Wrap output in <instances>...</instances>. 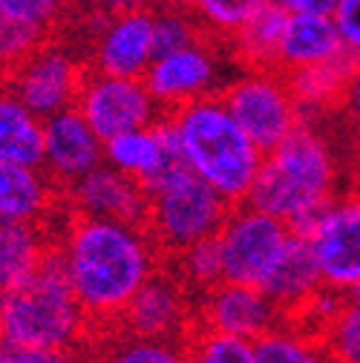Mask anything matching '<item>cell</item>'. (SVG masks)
<instances>
[{
	"instance_id": "obj_7",
	"label": "cell",
	"mask_w": 360,
	"mask_h": 363,
	"mask_svg": "<svg viewBox=\"0 0 360 363\" xmlns=\"http://www.w3.org/2000/svg\"><path fill=\"white\" fill-rule=\"evenodd\" d=\"M219 99L262 153H271L303 121L297 99L280 69H242L222 86Z\"/></svg>"
},
{
	"instance_id": "obj_15",
	"label": "cell",
	"mask_w": 360,
	"mask_h": 363,
	"mask_svg": "<svg viewBox=\"0 0 360 363\" xmlns=\"http://www.w3.org/2000/svg\"><path fill=\"white\" fill-rule=\"evenodd\" d=\"M64 202L78 216L113 219L147 228V213H150L147 188L107 162H101L96 170H89L84 179L69 185L64 191Z\"/></svg>"
},
{
	"instance_id": "obj_16",
	"label": "cell",
	"mask_w": 360,
	"mask_h": 363,
	"mask_svg": "<svg viewBox=\"0 0 360 363\" xmlns=\"http://www.w3.org/2000/svg\"><path fill=\"white\" fill-rule=\"evenodd\" d=\"M104 162V139L78 107L43 118V170L61 191Z\"/></svg>"
},
{
	"instance_id": "obj_35",
	"label": "cell",
	"mask_w": 360,
	"mask_h": 363,
	"mask_svg": "<svg viewBox=\"0 0 360 363\" xmlns=\"http://www.w3.org/2000/svg\"><path fill=\"white\" fill-rule=\"evenodd\" d=\"M332 18H334V23L340 29L346 52L360 58V0H337Z\"/></svg>"
},
{
	"instance_id": "obj_1",
	"label": "cell",
	"mask_w": 360,
	"mask_h": 363,
	"mask_svg": "<svg viewBox=\"0 0 360 363\" xmlns=\"http://www.w3.org/2000/svg\"><path fill=\"white\" fill-rule=\"evenodd\" d=\"M55 248L96 337L118 329L130 300L164 265L145 225L78 213L64 222Z\"/></svg>"
},
{
	"instance_id": "obj_5",
	"label": "cell",
	"mask_w": 360,
	"mask_h": 363,
	"mask_svg": "<svg viewBox=\"0 0 360 363\" xmlns=\"http://www.w3.org/2000/svg\"><path fill=\"white\" fill-rule=\"evenodd\" d=\"M147 231L162 248L164 259L182 254L185 248L216 237L222 222L231 213V202L213 191L202 176H196L182 159L173 162L153 185Z\"/></svg>"
},
{
	"instance_id": "obj_6",
	"label": "cell",
	"mask_w": 360,
	"mask_h": 363,
	"mask_svg": "<svg viewBox=\"0 0 360 363\" xmlns=\"http://www.w3.org/2000/svg\"><path fill=\"white\" fill-rule=\"evenodd\" d=\"M291 240L294 228L280 216L259 211L248 202L234 205L228 219L216 231L225 280L265 289V283L283 262Z\"/></svg>"
},
{
	"instance_id": "obj_32",
	"label": "cell",
	"mask_w": 360,
	"mask_h": 363,
	"mask_svg": "<svg viewBox=\"0 0 360 363\" xmlns=\"http://www.w3.org/2000/svg\"><path fill=\"white\" fill-rule=\"evenodd\" d=\"M50 38H55V35L47 32V29L0 15V64H4L6 69L18 67V64L26 61L35 50H40Z\"/></svg>"
},
{
	"instance_id": "obj_24",
	"label": "cell",
	"mask_w": 360,
	"mask_h": 363,
	"mask_svg": "<svg viewBox=\"0 0 360 363\" xmlns=\"http://www.w3.org/2000/svg\"><path fill=\"white\" fill-rule=\"evenodd\" d=\"M288 12L277 4H265L228 43L234 58L245 69H277V52Z\"/></svg>"
},
{
	"instance_id": "obj_37",
	"label": "cell",
	"mask_w": 360,
	"mask_h": 363,
	"mask_svg": "<svg viewBox=\"0 0 360 363\" xmlns=\"http://www.w3.org/2000/svg\"><path fill=\"white\" fill-rule=\"evenodd\" d=\"M337 110H343V116H346L349 127L354 130L357 142H360V67H357V69H354V75L349 78L346 93H343V99H340V107H337Z\"/></svg>"
},
{
	"instance_id": "obj_13",
	"label": "cell",
	"mask_w": 360,
	"mask_h": 363,
	"mask_svg": "<svg viewBox=\"0 0 360 363\" xmlns=\"http://www.w3.org/2000/svg\"><path fill=\"white\" fill-rule=\"evenodd\" d=\"M153 6L101 15L96 32L89 38V69L124 75V78H145L156 58V38H153Z\"/></svg>"
},
{
	"instance_id": "obj_41",
	"label": "cell",
	"mask_w": 360,
	"mask_h": 363,
	"mask_svg": "<svg viewBox=\"0 0 360 363\" xmlns=\"http://www.w3.org/2000/svg\"><path fill=\"white\" fill-rule=\"evenodd\" d=\"M159 4H162V6H173V9H188V12H193L199 0H159Z\"/></svg>"
},
{
	"instance_id": "obj_3",
	"label": "cell",
	"mask_w": 360,
	"mask_h": 363,
	"mask_svg": "<svg viewBox=\"0 0 360 363\" xmlns=\"http://www.w3.org/2000/svg\"><path fill=\"white\" fill-rule=\"evenodd\" d=\"M164 121L173 133L179 159L196 176H202L231 205L248 199L265 153L254 145L219 96L170 110L164 113Z\"/></svg>"
},
{
	"instance_id": "obj_43",
	"label": "cell",
	"mask_w": 360,
	"mask_h": 363,
	"mask_svg": "<svg viewBox=\"0 0 360 363\" xmlns=\"http://www.w3.org/2000/svg\"><path fill=\"white\" fill-rule=\"evenodd\" d=\"M6 75H9V69H6L4 64H0V89H4V86H6Z\"/></svg>"
},
{
	"instance_id": "obj_17",
	"label": "cell",
	"mask_w": 360,
	"mask_h": 363,
	"mask_svg": "<svg viewBox=\"0 0 360 363\" xmlns=\"http://www.w3.org/2000/svg\"><path fill=\"white\" fill-rule=\"evenodd\" d=\"M67 213L72 211L64 202V191L47 176V170L0 159V222H50L52 225Z\"/></svg>"
},
{
	"instance_id": "obj_19",
	"label": "cell",
	"mask_w": 360,
	"mask_h": 363,
	"mask_svg": "<svg viewBox=\"0 0 360 363\" xmlns=\"http://www.w3.org/2000/svg\"><path fill=\"white\" fill-rule=\"evenodd\" d=\"M343 55H346V43L332 15H288L277 52L280 72L329 64Z\"/></svg>"
},
{
	"instance_id": "obj_42",
	"label": "cell",
	"mask_w": 360,
	"mask_h": 363,
	"mask_svg": "<svg viewBox=\"0 0 360 363\" xmlns=\"http://www.w3.org/2000/svg\"><path fill=\"white\" fill-rule=\"evenodd\" d=\"M346 297H349V300H354V303H360V283H357V286H354V289H351Z\"/></svg>"
},
{
	"instance_id": "obj_38",
	"label": "cell",
	"mask_w": 360,
	"mask_h": 363,
	"mask_svg": "<svg viewBox=\"0 0 360 363\" xmlns=\"http://www.w3.org/2000/svg\"><path fill=\"white\" fill-rule=\"evenodd\" d=\"M288 15H332L337 0H271Z\"/></svg>"
},
{
	"instance_id": "obj_29",
	"label": "cell",
	"mask_w": 360,
	"mask_h": 363,
	"mask_svg": "<svg viewBox=\"0 0 360 363\" xmlns=\"http://www.w3.org/2000/svg\"><path fill=\"white\" fill-rule=\"evenodd\" d=\"M271 0H199L193 15L202 32L213 40H231Z\"/></svg>"
},
{
	"instance_id": "obj_20",
	"label": "cell",
	"mask_w": 360,
	"mask_h": 363,
	"mask_svg": "<svg viewBox=\"0 0 360 363\" xmlns=\"http://www.w3.org/2000/svg\"><path fill=\"white\" fill-rule=\"evenodd\" d=\"M55 245L58 231L50 222H0V294L26 283Z\"/></svg>"
},
{
	"instance_id": "obj_39",
	"label": "cell",
	"mask_w": 360,
	"mask_h": 363,
	"mask_svg": "<svg viewBox=\"0 0 360 363\" xmlns=\"http://www.w3.org/2000/svg\"><path fill=\"white\" fill-rule=\"evenodd\" d=\"M101 15H121V12H136V9H150L153 0H96Z\"/></svg>"
},
{
	"instance_id": "obj_9",
	"label": "cell",
	"mask_w": 360,
	"mask_h": 363,
	"mask_svg": "<svg viewBox=\"0 0 360 363\" xmlns=\"http://www.w3.org/2000/svg\"><path fill=\"white\" fill-rule=\"evenodd\" d=\"M89 75V61L50 38L26 61L9 69L6 86L40 118L75 107L78 93Z\"/></svg>"
},
{
	"instance_id": "obj_27",
	"label": "cell",
	"mask_w": 360,
	"mask_h": 363,
	"mask_svg": "<svg viewBox=\"0 0 360 363\" xmlns=\"http://www.w3.org/2000/svg\"><path fill=\"white\" fill-rule=\"evenodd\" d=\"M191 363H257V346L248 337L225 335L208 326H193L185 340Z\"/></svg>"
},
{
	"instance_id": "obj_36",
	"label": "cell",
	"mask_w": 360,
	"mask_h": 363,
	"mask_svg": "<svg viewBox=\"0 0 360 363\" xmlns=\"http://www.w3.org/2000/svg\"><path fill=\"white\" fill-rule=\"evenodd\" d=\"M23 363H93L86 346H40V349H21Z\"/></svg>"
},
{
	"instance_id": "obj_28",
	"label": "cell",
	"mask_w": 360,
	"mask_h": 363,
	"mask_svg": "<svg viewBox=\"0 0 360 363\" xmlns=\"http://www.w3.org/2000/svg\"><path fill=\"white\" fill-rule=\"evenodd\" d=\"M173 265V271L188 283V289L199 297L202 291L213 289L216 283L225 280L222 271V254H219V242L216 237H208L191 248H185L182 254H176L167 259Z\"/></svg>"
},
{
	"instance_id": "obj_2",
	"label": "cell",
	"mask_w": 360,
	"mask_h": 363,
	"mask_svg": "<svg viewBox=\"0 0 360 363\" xmlns=\"http://www.w3.org/2000/svg\"><path fill=\"white\" fill-rule=\"evenodd\" d=\"M337 196L340 162L317 124L300 121L286 142L265 153L245 202L280 216L297 231Z\"/></svg>"
},
{
	"instance_id": "obj_12",
	"label": "cell",
	"mask_w": 360,
	"mask_h": 363,
	"mask_svg": "<svg viewBox=\"0 0 360 363\" xmlns=\"http://www.w3.org/2000/svg\"><path fill=\"white\" fill-rule=\"evenodd\" d=\"M219 72L222 64L213 50V38L205 35L202 40L191 43L185 50L156 55L150 69L145 72V84L159 101V107L170 113L191 101L219 96L222 93Z\"/></svg>"
},
{
	"instance_id": "obj_26",
	"label": "cell",
	"mask_w": 360,
	"mask_h": 363,
	"mask_svg": "<svg viewBox=\"0 0 360 363\" xmlns=\"http://www.w3.org/2000/svg\"><path fill=\"white\" fill-rule=\"evenodd\" d=\"M93 363H191V354L185 340L136 337L116 329L104 349L93 354Z\"/></svg>"
},
{
	"instance_id": "obj_4",
	"label": "cell",
	"mask_w": 360,
	"mask_h": 363,
	"mask_svg": "<svg viewBox=\"0 0 360 363\" xmlns=\"http://www.w3.org/2000/svg\"><path fill=\"white\" fill-rule=\"evenodd\" d=\"M93 326L69 286L58 248L18 289L0 294V343L12 349L89 346Z\"/></svg>"
},
{
	"instance_id": "obj_23",
	"label": "cell",
	"mask_w": 360,
	"mask_h": 363,
	"mask_svg": "<svg viewBox=\"0 0 360 363\" xmlns=\"http://www.w3.org/2000/svg\"><path fill=\"white\" fill-rule=\"evenodd\" d=\"M0 159L32 167L43 164V118L9 86L0 89Z\"/></svg>"
},
{
	"instance_id": "obj_33",
	"label": "cell",
	"mask_w": 360,
	"mask_h": 363,
	"mask_svg": "<svg viewBox=\"0 0 360 363\" xmlns=\"http://www.w3.org/2000/svg\"><path fill=\"white\" fill-rule=\"evenodd\" d=\"M67 0H0V15L40 26L55 35V26L64 21Z\"/></svg>"
},
{
	"instance_id": "obj_44",
	"label": "cell",
	"mask_w": 360,
	"mask_h": 363,
	"mask_svg": "<svg viewBox=\"0 0 360 363\" xmlns=\"http://www.w3.org/2000/svg\"><path fill=\"white\" fill-rule=\"evenodd\" d=\"M354 191H357V194H360V185H357V188H354Z\"/></svg>"
},
{
	"instance_id": "obj_34",
	"label": "cell",
	"mask_w": 360,
	"mask_h": 363,
	"mask_svg": "<svg viewBox=\"0 0 360 363\" xmlns=\"http://www.w3.org/2000/svg\"><path fill=\"white\" fill-rule=\"evenodd\" d=\"M346 300H349V297H346L343 291L323 286L300 311H294L291 317H286V320H291V323H297V326H303V329H308V332H314V335H323V329L337 317V311L343 308Z\"/></svg>"
},
{
	"instance_id": "obj_30",
	"label": "cell",
	"mask_w": 360,
	"mask_h": 363,
	"mask_svg": "<svg viewBox=\"0 0 360 363\" xmlns=\"http://www.w3.org/2000/svg\"><path fill=\"white\" fill-rule=\"evenodd\" d=\"M153 38H156V55H164V52L185 50V47H191V43L202 40L205 32H202L193 12L159 6L153 12Z\"/></svg>"
},
{
	"instance_id": "obj_25",
	"label": "cell",
	"mask_w": 360,
	"mask_h": 363,
	"mask_svg": "<svg viewBox=\"0 0 360 363\" xmlns=\"http://www.w3.org/2000/svg\"><path fill=\"white\" fill-rule=\"evenodd\" d=\"M257 363H332L323 337L291 320H283L271 332L254 340Z\"/></svg>"
},
{
	"instance_id": "obj_40",
	"label": "cell",
	"mask_w": 360,
	"mask_h": 363,
	"mask_svg": "<svg viewBox=\"0 0 360 363\" xmlns=\"http://www.w3.org/2000/svg\"><path fill=\"white\" fill-rule=\"evenodd\" d=\"M0 363H23V360H21V352L18 349L0 343Z\"/></svg>"
},
{
	"instance_id": "obj_14",
	"label": "cell",
	"mask_w": 360,
	"mask_h": 363,
	"mask_svg": "<svg viewBox=\"0 0 360 363\" xmlns=\"http://www.w3.org/2000/svg\"><path fill=\"white\" fill-rule=\"evenodd\" d=\"M283 320V308L257 286L222 280L196 297V323L225 335L257 340Z\"/></svg>"
},
{
	"instance_id": "obj_11",
	"label": "cell",
	"mask_w": 360,
	"mask_h": 363,
	"mask_svg": "<svg viewBox=\"0 0 360 363\" xmlns=\"http://www.w3.org/2000/svg\"><path fill=\"white\" fill-rule=\"evenodd\" d=\"M193 326H196V294L164 259V265L124 308L118 332L136 337H156V340H188Z\"/></svg>"
},
{
	"instance_id": "obj_22",
	"label": "cell",
	"mask_w": 360,
	"mask_h": 363,
	"mask_svg": "<svg viewBox=\"0 0 360 363\" xmlns=\"http://www.w3.org/2000/svg\"><path fill=\"white\" fill-rule=\"evenodd\" d=\"M320 289H323V277H320L317 262H314V254H311L308 242L294 231V240H291L283 262L277 265V271L271 274V280L265 283L262 291H268V297L283 308V314L291 317Z\"/></svg>"
},
{
	"instance_id": "obj_10",
	"label": "cell",
	"mask_w": 360,
	"mask_h": 363,
	"mask_svg": "<svg viewBox=\"0 0 360 363\" xmlns=\"http://www.w3.org/2000/svg\"><path fill=\"white\" fill-rule=\"evenodd\" d=\"M75 107L104 142L118 133L153 127L164 118V110L153 99L145 78L107 75L96 69H89Z\"/></svg>"
},
{
	"instance_id": "obj_21",
	"label": "cell",
	"mask_w": 360,
	"mask_h": 363,
	"mask_svg": "<svg viewBox=\"0 0 360 363\" xmlns=\"http://www.w3.org/2000/svg\"><path fill=\"white\" fill-rule=\"evenodd\" d=\"M357 67H360V58L346 52L343 58L329 61V64L283 72L288 86H291V93H294V99H297L300 118L317 124L320 116H326L329 110L340 107V99L346 93V84H349V78L354 75Z\"/></svg>"
},
{
	"instance_id": "obj_18",
	"label": "cell",
	"mask_w": 360,
	"mask_h": 363,
	"mask_svg": "<svg viewBox=\"0 0 360 363\" xmlns=\"http://www.w3.org/2000/svg\"><path fill=\"white\" fill-rule=\"evenodd\" d=\"M104 162L113 164L116 170L133 176L136 182H142L145 188H150L173 162H179V150H176L167 121L162 118L153 127L118 133L113 139H107Z\"/></svg>"
},
{
	"instance_id": "obj_31",
	"label": "cell",
	"mask_w": 360,
	"mask_h": 363,
	"mask_svg": "<svg viewBox=\"0 0 360 363\" xmlns=\"http://www.w3.org/2000/svg\"><path fill=\"white\" fill-rule=\"evenodd\" d=\"M320 337L332 363H360V303L346 300Z\"/></svg>"
},
{
	"instance_id": "obj_8",
	"label": "cell",
	"mask_w": 360,
	"mask_h": 363,
	"mask_svg": "<svg viewBox=\"0 0 360 363\" xmlns=\"http://www.w3.org/2000/svg\"><path fill=\"white\" fill-rule=\"evenodd\" d=\"M297 234L308 242L323 286L349 294L360 283V194H340Z\"/></svg>"
}]
</instances>
